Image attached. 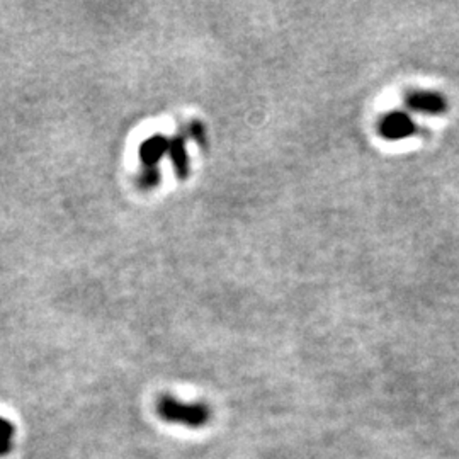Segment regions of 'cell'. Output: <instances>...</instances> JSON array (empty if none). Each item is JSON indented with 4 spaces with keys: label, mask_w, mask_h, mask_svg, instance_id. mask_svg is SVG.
<instances>
[{
    "label": "cell",
    "mask_w": 459,
    "mask_h": 459,
    "mask_svg": "<svg viewBox=\"0 0 459 459\" xmlns=\"http://www.w3.org/2000/svg\"><path fill=\"white\" fill-rule=\"evenodd\" d=\"M159 415L170 424H181L186 427H202L208 424L211 412L202 403H182L172 396H162L156 403Z\"/></svg>",
    "instance_id": "obj_1"
},
{
    "label": "cell",
    "mask_w": 459,
    "mask_h": 459,
    "mask_svg": "<svg viewBox=\"0 0 459 459\" xmlns=\"http://www.w3.org/2000/svg\"><path fill=\"white\" fill-rule=\"evenodd\" d=\"M170 141L162 135H155L145 140L140 147V159L143 162L145 170H155L156 162L168 152Z\"/></svg>",
    "instance_id": "obj_2"
},
{
    "label": "cell",
    "mask_w": 459,
    "mask_h": 459,
    "mask_svg": "<svg viewBox=\"0 0 459 459\" xmlns=\"http://www.w3.org/2000/svg\"><path fill=\"white\" fill-rule=\"evenodd\" d=\"M168 152H170L172 162H174L175 172L181 179H186L189 174V159H187L186 147H184V138H174L168 143Z\"/></svg>",
    "instance_id": "obj_3"
},
{
    "label": "cell",
    "mask_w": 459,
    "mask_h": 459,
    "mask_svg": "<svg viewBox=\"0 0 459 459\" xmlns=\"http://www.w3.org/2000/svg\"><path fill=\"white\" fill-rule=\"evenodd\" d=\"M14 434V424L9 422L7 419H3V417H0V456H6V454H9L10 451H13Z\"/></svg>",
    "instance_id": "obj_4"
},
{
    "label": "cell",
    "mask_w": 459,
    "mask_h": 459,
    "mask_svg": "<svg viewBox=\"0 0 459 459\" xmlns=\"http://www.w3.org/2000/svg\"><path fill=\"white\" fill-rule=\"evenodd\" d=\"M141 186L143 187H153V186H156V184L160 182V174H159V170H145L143 174H141Z\"/></svg>",
    "instance_id": "obj_5"
},
{
    "label": "cell",
    "mask_w": 459,
    "mask_h": 459,
    "mask_svg": "<svg viewBox=\"0 0 459 459\" xmlns=\"http://www.w3.org/2000/svg\"><path fill=\"white\" fill-rule=\"evenodd\" d=\"M191 135H193L194 138H196V141L199 145H204L206 143V140H204V128H202V124L201 122H193V124H191Z\"/></svg>",
    "instance_id": "obj_6"
}]
</instances>
